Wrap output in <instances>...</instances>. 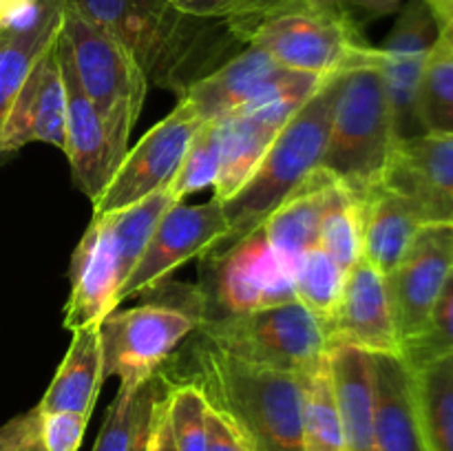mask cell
Listing matches in <instances>:
<instances>
[{
  "label": "cell",
  "mask_w": 453,
  "mask_h": 451,
  "mask_svg": "<svg viewBox=\"0 0 453 451\" xmlns=\"http://www.w3.org/2000/svg\"><path fill=\"white\" fill-rule=\"evenodd\" d=\"M75 7L122 44L149 87L177 100L246 44L230 22L184 11L173 0H73Z\"/></svg>",
  "instance_id": "6da1fadb"
},
{
  "label": "cell",
  "mask_w": 453,
  "mask_h": 451,
  "mask_svg": "<svg viewBox=\"0 0 453 451\" xmlns=\"http://www.w3.org/2000/svg\"><path fill=\"white\" fill-rule=\"evenodd\" d=\"M345 73V71H343ZM341 73L326 80L323 87L296 111L290 122L279 131L268 153L255 168L246 184L224 202L228 233L217 241L202 261H211L230 246L264 226L279 203L321 164L330 137L334 102L339 96Z\"/></svg>",
  "instance_id": "7a4b0ae2"
},
{
  "label": "cell",
  "mask_w": 453,
  "mask_h": 451,
  "mask_svg": "<svg viewBox=\"0 0 453 451\" xmlns=\"http://www.w3.org/2000/svg\"><path fill=\"white\" fill-rule=\"evenodd\" d=\"M197 383L242 427L255 451H303V376L252 365L199 340Z\"/></svg>",
  "instance_id": "3957f363"
},
{
  "label": "cell",
  "mask_w": 453,
  "mask_h": 451,
  "mask_svg": "<svg viewBox=\"0 0 453 451\" xmlns=\"http://www.w3.org/2000/svg\"><path fill=\"white\" fill-rule=\"evenodd\" d=\"M394 149L392 109L376 56L341 73L330 137L319 168L357 197H365L383 181Z\"/></svg>",
  "instance_id": "277c9868"
},
{
  "label": "cell",
  "mask_w": 453,
  "mask_h": 451,
  "mask_svg": "<svg viewBox=\"0 0 453 451\" xmlns=\"http://www.w3.org/2000/svg\"><path fill=\"white\" fill-rule=\"evenodd\" d=\"M56 47L71 69L106 128L118 162L128 150V137L140 119L149 82L122 44L88 20L73 0H65Z\"/></svg>",
  "instance_id": "5b68a950"
},
{
  "label": "cell",
  "mask_w": 453,
  "mask_h": 451,
  "mask_svg": "<svg viewBox=\"0 0 453 451\" xmlns=\"http://www.w3.org/2000/svg\"><path fill=\"white\" fill-rule=\"evenodd\" d=\"M195 334L239 361L296 376L330 354L326 327L299 301L243 314H208Z\"/></svg>",
  "instance_id": "8992f818"
},
{
  "label": "cell",
  "mask_w": 453,
  "mask_h": 451,
  "mask_svg": "<svg viewBox=\"0 0 453 451\" xmlns=\"http://www.w3.org/2000/svg\"><path fill=\"white\" fill-rule=\"evenodd\" d=\"M208 314L202 287H186V299L150 301L113 310L100 323L104 380L118 376L122 387H140L162 371L184 339Z\"/></svg>",
  "instance_id": "52a82bcc"
},
{
  "label": "cell",
  "mask_w": 453,
  "mask_h": 451,
  "mask_svg": "<svg viewBox=\"0 0 453 451\" xmlns=\"http://www.w3.org/2000/svg\"><path fill=\"white\" fill-rule=\"evenodd\" d=\"M234 34L243 44L264 49L286 69L317 78H332L379 56L357 22L312 4L264 18Z\"/></svg>",
  "instance_id": "ba28073f"
},
{
  "label": "cell",
  "mask_w": 453,
  "mask_h": 451,
  "mask_svg": "<svg viewBox=\"0 0 453 451\" xmlns=\"http://www.w3.org/2000/svg\"><path fill=\"white\" fill-rule=\"evenodd\" d=\"M202 124L203 119L188 102L177 100L173 113L127 150L104 193L93 202V215H113L157 190L168 188Z\"/></svg>",
  "instance_id": "9c48e42d"
},
{
  "label": "cell",
  "mask_w": 453,
  "mask_h": 451,
  "mask_svg": "<svg viewBox=\"0 0 453 451\" xmlns=\"http://www.w3.org/2000/svg\"><path fill=\"white\" fill-rule=\"evenodd\" d=\"M203 265L211 268V286L202 290L208 310L215 303L217 314H243L296 301L292 268L273 250L264 226Z\"/></svg>",
  "instance_id": "30bf717a"
},
{
  "label": "cell",
  "mask_w": 453,
  "mask_h": 451,
  "mask_svg": "<svg viewBox=\"0 0 453 451\" xmlns=\"http://www.w3.org/2000/svg\"><path fill=\"white\" fill-rule=\"evenodd\" d=\"M441 35L436 16L425 0H407L398 9L392 31L379 47V69L388 91L398 141L425 135L418 111V91L425 65Z\"/></svg>",
  "instance_id": "8fae6325"
},
{
  "label": "cell",
  "mask_w": 453,
  "mask_h": 451,
  "mask_svg": "<svg viewBox=\"0 0 453 451\" xmlns=\"http://www.w3.org/2000/svg\"><path fill=\"white\" fill-rule=\"evenodd\" d=\"M228 233V219L224 202L212 197L211 202L186 206L173 203L155 226L140 261L128 274L118 292V308L122 301L144 292L157 290L180 265L195 256H203Z\"/></svg>",
  "instance_id": "7c38bea8"
},
{
  "label": "cell",
  "mask_w": 453,
  "mask_h": 451,
  "mask_svg": "<svg viewBox=\"0 0 453 451\" xmlns=\"http://www.w3.org/2000/svg\"><path fill=\"white\" fill-rule=\"evenodd\" d=\"M451 270V221L420 226L401 264L385 277L401 348L423 332Z\"/></svg>",
  "instance_id": "4fadbf2b"
},
{
  "label": "cell",
  "mask_w": 453,
  "mask_h": 451,
  "mask_svg": "<svg viewBox=\"0 0 453 451\" xmlns=\"http://www.w3.org/2000/svg\"><path fill=\"white\" fill-rule=\"evenodd\" d=\"M326 334L330 348L349 345L367 354H401L385 277L365 259L345 272L343 294Z\"/></svg>",
  "instance_id": "5bb4252c"
},
{
  "label": "cell",
  "mask_w": 453,
  "mask_h": 451,
  "mask_svg": "<svg viewBox=\"0 0 453 451\" xmlns=\"http://www.w3.org/2000/svg\"><path fill=\"white\" fill-rule=\"evenodd\" d=\"M380 184L410 199L425 224H453V135L398 141Z\"/></svg>",
  "instance_id": "9a60e30c"
},
{
  "label": "cell",
  "mask_w": 453,
  "mask_h": 451,
  "mask_svg": "<svg viewBox=\"0 0 453 451\" xmlns=\"http://www.w3.org/2000/svg\"><path fill=\"white\" fill-rule=\"evenodd\" d=\"M71 294L65 305L62 325L69 332L102 323L118 310L122 287L109 215H93L71 256Z\"/></svg>",
  "instance_id": "2e32d148"
},
{
  "label": "cell",
  "mask_w": 453,
  "mask_h": 451,
  "mask_svg": "<svg viewBox=\"0 0 453 451\" xmlns=\"http://www.w3.org/2000/svg\"><path fill=\"white\" fill-rule=\"evenodd\" d=\"M295 73L299 71L281 66L264 49L246 44L219 69L197 80L180 100L188 102L203 122H212L250 109Z\"/></svg>",
  "instance_id": "e0dca14e"
},
{
  "label": "cell",
  "mask_w": 453,
  "mask_h": 451,
  "mask_svg": "<svg viewBox=\"0 0 453 451\" xmlns=\"http://www.w3.org/2000/svg\"><path fill=\"white\" fill-rule=\"evenodd\" d=\"M31 141L60 150L66 146V93L56 44L42 53L22 84L0 128V155L13 153Z\"/></svg>",
  "instance_id": "ac0fdd59"
},
{
  "label": "cell",
  "mask_w": 453,
  "mask_h": 451,
  "mask_svg": "<svg viewBox=\"0 0 453 451\" xmlns=\"http://www.w3.org/2000/svg\"><path fill=\"white\" fill-rule=\"evenodd\" d=\"M56 44V42H53ZM58 62H60L62 80L66 93V146L65 153L71 164L73 184L96 202L109 186L115 168L119 166L113 153L106 128L97 115L96 106L87 97L78 82V75L71 69L65 53L56 47Z\"/></svg>",
  "instance_id": "d6986e66"
},
{
  "label": "cell",
  "mask_w": 453,
  "mask_h": 451,
  "mask_svg": "<svg viewBox=\"0 0 453 451\" xmlns=\"http://www.w3.org/2000/svg\"><path fill=\"white\" fill-rule=\"evenodd\" d=\"M374 427L380 451H427L414 370L401 354H370Z\"/></svg>",
  "instance_id": "ffe728a7"
},
{
  "label": "cell",
  "mask_w": 453,
  "mask_h": 451,
  "mask_svg": "<svg viewBox=\"0 0 453 451\" xmlns=\"http://www.w3.org/2000/svg\"><path fill=\"white\" fill-rule=\"evenodd\" d=\"M363 208V259L388 277L425 226L418 208L396 190L379 184L365 197Z\"/></svg>",
  "instance_id": "44dd1931"
},
{
  "label": "cell",
  "mask_w": 453,
  "mask_h": 451,
  "mask_svg": "<svg viewBox=\"0 0 453 451\" xmlns=\"http://www.w3.org/2000/svg\"><path fill=\"white\" fill-rule=\"evenodd\" d=\"M334 184V177L317 168L264 221L270 246L290 265L292 272L299 256L310 248L319 246L323 210H326Z\"/></svg>",
  "instance_id": "7402d4cb"
},
{
  "label": "cell",
  "mask_w": 453,
  "mask_h": 451,
  "mask_svg": "<svg viewBox=\"0 0 453 451\" xmlns=\"http://www.w3.org/2000/svg\"><path fill=\"white\" fill-rule=\"evenodd\" d=\"M343 423L345 451H380L374 427L372 356L358 348L336 345L327 354Z\"/></svg>",
  "instance_id": "603a6c76"
},
{
  "label": "cell",
  "mask_w": 453,
  "mask_h": 451,
  "mask_svg": "<svg viewBox=\"0 0 453 451\" xmlns=\"http://www.w3.org/2000/svg\"><path fill=\"white\" fill-rule=\"evenodd\" d=\"M102 383H104V361H102L100 323H93L73 332L69 349L42 401L38 402L40 414L80 411L91 416Z\"/></svg>",
  "instance_id": "cb8c5ba5"
},
{
  "label": "cell",
  "mask_w": 453,
  "mask_h": 451,
  "mask_svg": "<svg viewBox=\"0 0 453 451\" xmlns=\"http://www.w3.org/2000/svg\"><path fill=\"white\" fill-rule=\"evenodd\" d=\"M65 0H51L29 25L0 27V128L35 62L56 40Z\"/></svg>",
  "instance_id": "d4e9b609"
},
{
  "label": "cell",
  "mask_w": 453,
  "mask_h": 451,
  "mask_svg": "<svg viewBox=\"0 0 453 451\" xmlns=\"http://www.w3.org/2000/svg\"><path fill=\"white\" fill-rule=\"evenodd\" d=\"M217 122H219L221 164L219 177L212 190L217 199L226 202L255 172L283 126L257 113L228 115Z\"/></svg>",
  "instance_id": "484cf974"
},
{
  "label": "cell",
  "mask_w": 453,
  "mask_h": 451,
  "mask_svg": "<svg viewBox=\"0 0 453 451\" xmlns=\"http://www.w3.org/2000/svg\"><path fill=\"white\" fill-rule=\"evenodd\" d=\"M301 429L303 451H345L343 423L327 358L303 374Z\"/></svg>",
  "instance_id": "4316f807"
},
{
  "label": "cell",
  "mask_w": 453,
  "mask_h": 451,
  "mask_svg": "<svg viewBox=\"0 0 453 451\" xmlns=\"http://www.w3.org/2000/svg\"><path fill=\"white\" fill-rule=\"evenodd\" d=\"M427 451H453V354L414 370Z\"/></svg>",
  "instance_id": "83f0119b"
},
{
  "label": "cell",
  "mask_w": 453,
  "mask_h": 451,
  "mask_svg": "<svg viewBox=\"0 0 453 451\" xmlns=\"http://www.w3.org/2000/svg\"><path fill=\"white\" fill-rule=\"evenodd\" d=\"M319 246L339 264L343 272L363 259V208L361 197L349 193L339 181L332 188L323 210Z\"/></svg>",
  "instance_id": "f1b7e54d"
},
{
  "label": "cell",
  "mask_w": 453,
  "mask_h": 451,
  "mask_svg": "<svg viewBox=\"0 0 453 451\" xmlns=\"http://www.w3.org/2000/svg\"><path fill=\"white\" fill-rule=\"evenodd\" d=\"M173 203L177 202H173L168 188H162L157 193L144 197L142 202L109 215L122 286L128 279V274L133 272V268L137 265V261H140L142 252H144L157 221L162 219V215Z\"/></svg>",
  "instance_id": "f546056e"
},
{
  "label": "cell",
  "mask_w": 453,
  "mask_h": 451,
  "mask_svg": "<svg viewBox=\"0 0 453 451\" xmlns=\"http://www.w3.org/2000/svg\"><path fill=\"white\" fill-rule=\"evenodd\" d=\"M292 279H295V299L326 327L343 294V270L321 246H314L299 256Z\"/></svg>",
  "instance_id": "4dcf8cb0"
},
{
  "label": "cell",
  "mask_w": 453,
  "mask_h": 451,
  "mask_svg": "<svg viewBox=\"0 0 453 451\" xmlns=\"http://www.w3.org/2000/svg\"><path fill=\"white\" fill-rule=\"evenodd\" d=\"M418 111L425 133L453 135V47L442 34L438 35L425 65Z\"/></svg>",
  "instance_id": "1f68e13d"
},
{
  "label": "cell",
  "mask_w": 453,
  "mask_h": 451,
  "mask_svg": "<svg viewBox=\"0 0 453 451\" xmlns=\"http://www.w3.org/2000/svg\"><path fill=\"white\" fill-rule=\"evenodd\" d=\"M221 164V144H219V122H203L197 135L190 141L184 159L180 164V171L168 184L173 202L180 203L188 195L199 190L215 188L217 177H219Z\"/></svg>",
  "instance_id": "d6a6232c"
},
{
  "label": "cell",
  "mask_w": 453,
  "mask_h": 451,
  "mask_svg": "<svg viewBox=\"0 0 453 451\" xmlns=\"http://www.w3.org/2000/svg\"><path fill=\"white\" fill-rule=\"evenodd\" d=\"M453 354V270L434 303L423 332L403 343L401 356L411 370H420L436 358Z\"/></svg>",
  "instance_id": "836d02e7"
},
{
  "label": "cell",
  "mask_w": 453,
  "mask_h": 451,
  "mask_svg": "<svg viewBox=\"0 0 453 451\" xmlns=\"http://www.w3.org/2000/svg\"><path fill=\"white\" fill-rule=\"evenodd\" d=\"M166 402L177 451H206L208 396L202 385L197 380L168 383Z\"/></svg>",
  "instance_id": "e575fe53"
},
{
  "label": "cell",
  "mask_w": 453,
  "mask_h": 451,
  "mask_svg": "<svg viewBox=\"0 0 453 451\" xmlns=\"http://www.w3.org/2000/svg\"><path fill=\"white\" fill-rule=\"evenodd\" d=\"M175 4L195 16L230 22V27L237 31L264 18L305 7L308 0H177Z\"/></svg>",
  "instance_id": "d590c367"
},
{
  "label": "cell",
  "mask_w": 453,
  "mask_h": 451,
  "mask_svg": "<svg viewBox=\"0 0 453 451\" xmlns=\"http://www.w3.org/2000/svg\"><path fill=\"white\" fill-rule=\"evenodd\" d=\"M142 401H144V385L140 387H122L119 385L113 402L106 409L100 433L93 451H128L140 418Z\"/></svg>",
  "instance_id": "8d00e7d4"
},
{
  "label": "cell",
  "mask_w": 453,
  "mask_h": 451,
  "mask_svg": "<svg viewBox=\"0 0 453 451\" xmlns=\"http://www.w3.org/2000/svg\"><path fill=\"white\" fill-rule=\"evenodd\" d=\"M91 416L80 411H51L40 418V436L47 451H78Z\"/></svg>",
  "instance_id": "74e56055"
},
{
  "label": "cell",
  "mask_w": 453,
  "mask_h": 451,
  "mask_svg": "<svg viewBox=\"0 0 453 451\" xmlns=\"http://www.w3.org/2000/svg\"><path fill=\"white\" fill-rule=\"evenodd\" d=\"M206 451H255L242 427L211 401L206 411Z\"/></svg>",
  "instance_id": "f35d334b"
},
{
  "label": "cell",
  "mask_w": 453,
  "mask_h": 451,
  "mask_svg": "<svg viewBox=\"0 0 453 451\" xmlns=\"http://www.w3.org/2000/svg\"><path fill=\"white\" fill-rule=\"evenodd\" d=\"M308 4L319 9H330V11L341 13V16L349 18L361 27L363 22L398 13V9L403 7V0H308Z\"/></svg>",
  "instance_id": "ab89813d"
},
{
  "label": "cell",
  "mask_w": 453,
  "mask_h": 451,
  "mask_svg": "<svg viewBox=\"0 0 453 451\" xmlns=\"http://www.w3.org/2000/svg\"><path fill=\"white\" fill-rule=\"evenodd\" d=\"M166 383L168 380L162 371L144 383V401H142L140 418H137V427H135V433H133V440H131V447H128V451H149L155 405H157L159 396H162V392L166 389Z\"/></svg>",
  "instance_id": "60d3db41"
},
{
  "label": "cell",
  "mask_w": 453,
  "mask_h": 451,
  "mask_svg": "<svg viewBox=\"0 0 453 451\" xmlns=\"http://www.w3.org/2000/svg\"><path fill=\"white\" fill-rule=\"evenodd\" d=\"M166 392H168V383H166V389L162 392V396H159L157 405H155L149 451H177L175 436H173V429H171V418H168Z\"/></svg>",
  "instance_id": "b9f144b4"
},
{
  "label": "cell",
  "mask_w": 453,
  "mask_h": 451,
  "mask_svg": "<svg viewBox=\"0 0 453 451\" xmlns=\"http://www.w3.org/2000/svg\"><path fill=\"white\" fill-rule=\"evenodd\" d=\"M38 423H40L38 407H34V409L27 411V414H20L16 416V418L9 420V423H4L3 427H0V451H9L12 447H16L18 442H20L22 438H25Z\"/></svg>",
  "instance_id": "7bdbcfd3"
},
{
  "label": "cell",
  "mask_w": 453,
  "mask_h": 451,
  "mask_svg": "<svg viewBox=\"0 0 453 451\" xmlns=\"http://www.w3.org/2000/svg\"><path fill=\"white\" fill-rule=\"evenodd\" d=\"M436 16V22L441 29H449L453 27V0H425Z\"/></svg>",
  "instance_id": "ee69618b"
},
{
  "label": "cell",
  "mask_w": 453,
  "mask_h": 451,
  "mask_svg": "<svg viewBox=\"0 0 453 451\" xmlns=\"http://www.w3.org/2000/svg\"><path fill=\"white\" fill-rule=\"evenodd\" d=\"M40 418H42V414H40ZM9 451H47L44 449L42 436H40V423L35 424V427L31 429V432L27 433V436L22 438L16 447H12Z\"/></svg>",
  "instance_id": "f6af8a7d"
},
{
  "label": "cell",
  "mask_w": 453,
  "mask_h": 451,
  "mask_svg": "<svg viewBox=\"0 0 453 451\" xmlns=\"http://www.w3.org/2000/svg\"><path fill=\"white\" fill-rule=\"evenodd\" d=\"M25 3L27 0H0V27H3Z\"/></svg>",
  "instance_id": "bcb514c9"
},
{
  "label": "cell",
  "mask_w": 453,
  "mask_h": 451,
  "mask_svg": "<svg viewBox=\"0 0 453 451\" xmlns=\"http://www.w3.org/2000/svg\"><path fill=\"white\" fill-rule=\"evenodd\" d=\"M441 34L447 35V40H449L451 47H453V27H449V29H441Z\"/></svg>",
  "instance_id": "7dc6e473"
},
{
  "label": "cell",
  "mask_w": 453,
  "mask_h": 451,
  "mask_svg": "<svg viewBox=\"0 0 453 451\" xmlns=\"http://www.w3.org/2000/svg\"><path fill=\"white\" fill-rule=\"evenodd\" d=\"M173 3H177V0H173Z\"/></svg>",
  "instance_id": "c3c4849f"
}]
</instances>
